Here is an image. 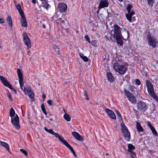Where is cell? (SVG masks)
Listing matches in <instances>:
<instances>
[{"label": "cell", "instance_id": "6da1fadb", "mask_svg": "<svg viewBox=\"0 0 158 158\" xmlns=\"http://www.w3.org/2000/svg\"><path fill=\"white\" fill-rule=\"evenodd\" d=\"M44 130H45L47 133H48L54 135V136H55L56 138H57L60 141H61L62 142V143H63L68 148L70 149L71 150V151L72 152V154H73L75 157H77L76 153H75V152L74 149L69 144V143L61 135H60L58 133L54 132L53 130L52 129H47V127H44Z\"/></svg>", "mask_w": 158, "mask_h": 158}, {"label": "cell", "instance_id": "7a4b0ae2", "mask_svg": "<svg viewBox=\"0 0 158 158\" xmlns=\"http://www.w3.org/2000/svg\"><path fill=\"white\" fill-rule=\"evenodd\" d=\"M114 28V36L116 40V42L119 46L121 47L123 45V40L121 33V28L118 25H115Z\"/></svg>", "mask_w": 158, "mask_h": 158}, {"label": "cell", "instance_id": "3957f363", "mask_svg": "<svg viewBox=\"0 0 158 158\" xmlns=\"http://www.w3.org/2000/svg\"><path fill=\"white\" fill-rule=\"evenodd\" d=\"M15 7L16 10H18V11L20 15V17H21L20 22H21V26L23 28H27L28 26V21L27 20V19L25 16V14L24 13L23 10L22 9L21 6L19 4H16L15 5Z\"/></svg>", "mask_w": 158, "mask_h": 158}, {"label": "cell", "instance_id": "277c9868", "mask_svg": "<svg viewBox=\"0 0 158 158\" xmlns=\"http://www.w3.org/2000/svg\"><path fill=\"white\" fill-rule=\"evenodd\" d=\"M146 86L147 87V90L149 95L156 101V102L158 103V97L156 94L154 90V88L153 84L149 80H146Z\"/></svg>", "mask_w": 158, "mask_h": 158}, {"label": "cell", "instance_id": "5b68a950", "mask_svg": "<svg viewBox=\"0 0 158 158\" xmlns=\"http://www.w3.org/2000/svg\"><path fill=\"white\" fill-rule=\"evenodd\" d=\"M113 68L114 70L119 73L120 74L124 75L128 71V66L123 65H121L118 63L114 64Z\"/></svg>", "mask_w": 158, "mask_h": 158}, {"label": "cell", "instance_id": "8992f818", "mask_svg": "<svg viewBox=\"0 0 158 158\" xmlns=\"http://www.w3.org/2000/svg\"><path fill=\"white\" fill-rule=\"evenodd\" d=\"M121 131L124 139L127 141H129L131 139V134L124 122L121 123Z\"/></svg>", "mask_w": 158, "mask_h": 158}, {"label": "cell", "instance_id": "52a82bcc", "mask_svg": "<svg viewBox=\"0 0 158 158\" xmlns=\"http://www.w3.org/2000/svg\"><path fill=\"white\" fill-rule=\"evenodd\" d=\"M0 80L1 82L2 83L3 85L4 86L9 88L11 90H12L14 93L17 94V92L16 90L14 88L13 85L10 83V82H9V81L5 77H4L2 76H0Z\"/></svg>", "mask_w": 158, "mask_h": 158}, {"label": "cell", "instance_id": "ba28073f", "mask_svg": "<svg viewBox=\"0 0 158 158\" xmlns=\"http://www.w3.org/2000/svg\"><path fill=\"white\" fill-rule=\"evenodd\" d=\"M23 91L25 95H27L28 96V97L32 101H34L35 94L30 86H28L24 87Z\"/></svg>", "mask_w": 158, "mask_h": 158}, {"label": "cell", "instance_id": "9c48e42d", "mask_svg": "<svg viewBox=\"0 0 158 158\" xmlns=\"http://www.w3.org/2000/svg\"><path fill=\"white\" fill-rule=\"evenodd\" d=\"M11 122L13 126L17 130H19L20 129V125L19 123V116L16 114L14 116L11 117Z\"/></svg>", "mask_w": 158, "mask_h": 158}, {"label": "cell", "instance_id": "30bf717a", "mask_svg": "<svg viewBox=\"0 0 158 158\" xmlns=\"http://www.w3.org/2000/svg\"><path fill=\"white\" fill-rule=\"evenodd\" d=\"M124 92L128 100L131 103L133 104H135L137 103V99L136 97L132 93H131L129 91L125 89L124 90Z\"/></svg>", "mask_w": 158, "mask_h": 158}, {"label": "cell", "instance_id": "8fae6325", "mask_svg": "<svg viewBox=\"0 0 158 158\" xmlns=\"http://www.w3.org/2000/svg\"><path fill=\"white\" fill-rule=\"evenodd\" d=\"M17 75L18 76V78H19V82L20 87L21 89L23 91L24 86V77H23V73L21 71V70L19 69H17Z\"/></svg>", "mask_w": 158, "mask_h": 158}, {"label": "cell", "instance_id": "7c38bea8", "mask_svg": "<svg viewBox=\"0 0 158 158\" xmlns=\"http://www.w3.org/2000/svg\"><path fill=\"white\" fill-rule=\"evenodd\" d=\"M22 37H23V42L25 44V45L27 46V47L30 49L32 47V43L31 40L30 39V38L28 35V34L26 32H23L22 34Z\"/></svg>", "mask_w": 158, "mask_h": 158}, {"label": "cell", "instance_id": "4fadbf2b", "mask_svg": "<svg viewBox=\"0 0 158 158\" xmlns=\"http://www.w3.org/2000/svg\"><path fill=\"white\" fill-rule=\"evenodd\" d=\"M147 38H148L149 45L153 48H155L157 46V42L156 39L153 37L150 33H148V34Z\"/></svg>", "mask_w": 158, "mask_h": 158}, {"label": "cell", "instance_id": "5bb4252c", "mask_svg": "<svg viewBox=\"0 0 158 158\" xmlns=\"http://www.w3.org/2000/svg\"><path fill=\"white\" fill-rule=\"evenodd\" d=\"M137 107L138 110L142 112H145L148 109V107L147 103L141 101H140L137 103Z\"/></svg>", "mask_w": 158, "mask_h": 158}, {"label": "cell", "instance_id": "9a60e30c", "mask_svg": "<svg viewBox=\"0 0 158 158\" xmlns=\"http://www.w3.org/2000/svg\"><path fill=\"white\" fill-rule=\"evenodd\" d=\"M68 9L67 5L64 2H59L57 5V9L61 13H65Z\"/></svg>", "mask_w": 158, "mask_h": 158}, {"label": "cell", "instance_id": "2e32d148", "mask_svg": "<svg viewBox=\"0 0 158 158\" xmlns=\"http://www.w3.org/2000/svg\"><path fill=\"white\" fill-rule=\"evenodd\" d=\"M109 5V3L108 2V0H101L99 5L98 8V10H97V14L99 13L100 10L105 8H107Z\"/></svg>", "mask_w": 158, "mask_h": 158}, {"label": "cell", "instance_id": "e0dca14e", "mask_svg": "<svg viewBox=\"0 0 158 158\" xmlns=\"http://www.w3.org/2000/svg\"><path fill=\"white\" fill-rule=\"evenodd\" d=\"M72 136L74 137L77 140L79 141H83L84 140V137L80 135L79 133H78L77 132L73 131L72 133Z\"/></svg>", "mask_w": 158, "mask_h": 158}, {"label": "cell", "instance_id": "ac0fdd59", "mask_svg": "<svg viewBox=\"0 0 158 158\" xmlns=\"http://www.w3.org/2000/svg\"><path fill=\"white\" fill-rule=\"evenodd\" d=\"M106 112L107 113V114L109 115V116L113 120H115L116 119V116L115 113L112 111L111 110L109 109H106L105 110Z\"/></svg>", "mask_w": 158, "mask_h": 158}, {"label": "cell", "instance_id": "d6986e66", "mask_svg": "<svg viewBox=\"0 0 158 158\" xmlns=\"http://www.w3.org/2000/svg\"><path fill=\"white\" fill-rule=\"evenodd\" d=\"M148 127H149V128L151 130L152 132L153 133V134L156 136H158V133L157 132L156 130L154 128V127L152 125V123L149 122V121H148Z\"/></svg>", "mask_w": 158, "mask_h": 158}, {"label": "cell", "instance_id": "ffe728a7", "mask_svg": "<svg viewBox=\"0 0 158 158\" xmlns=\"http://www.w3.org/2000/svg\"><path fill=\"white\" fill-rule=\"evenodd\" d=\"M0 145H1L2 147H4L6 149V150L8 151V152L10 153V154H12V153H11V151H10V145H9V144L8 143L5 142H4V141H1L0 142Z\"/></svg>", "mask_w": 158, "mask_h": 158}, {"label": "cell", "instance_id": "44dd1931", "mask_svg": "<svg viewBox=\"0 0 158 158\" xmlns=\"http://www.w3.org/2000/svg\"><path fill=\"white\" fill-rule=\"evenodd\" d=\"M107 79L108 80V81L110 82V83H113L115 82V78L114 77V76L112 74L111 72H108L107 73Z\"/></svg>", "mask_w": 158, "mask_h": 158}, {"label": "cell", "instance_id": "7402d4cb", "mask_svg": "<svg viewBox=\"0 0 158 158\" xmlns=\"http://www.w3.org/2000/svg\"><path fill=\"white\" fill-rule=\"evenodd\" d=\"M134 14H135V12L134 11H131L130 12H128V13L126 14V17L127 19L129 22H132V17H133V15H134Z\"/></svg>", "mask_w": 158, "mask_h": 158}, {"label": "cell", "instance_id": "603a6c76", "mask_svg": "<svg viewBox=\"0 0 158 158\" xmlns=\"http://www.w3.org/2000/svg\"><path fill=\"white\" fill-rule=\"evenodd\" d=\"M64 111L65 112V114L63 115V117L64 118V119L65 120V121H68V122H70L71 120V116L65 112V110H64Z\"/></svg>", "mask_w": 158, "mask_h": 158}, {"label": "cell", "instance_id": "cb8c5ba5", "mask_svg": "<svg viewBox=\"0 0 158 158\" xmlns=\"http://www.w3.org/2000/svg\"><path fill=\"white\" fill-rule=\"evenodd\" d=\"M7 20L8 23L10 28H12L13 26V23L12 19V18H11L10 15L8 16V17H7Z\"/></svg>", "mask_w": 158, "mask_h": 158}, {"label": "cell", "instance_id": "d4e9b609", "mask_svg": "<svg viewBox=\"0 0 158 158\" xmlns=\"http://www.w3.org/2000/svg\"><path fill=\"white\" fill-rule=\"evenodd\" d=\"M136 127L137 129V130L139 132H142L144 131V129L142 127L141 125H140V123L139 122H136Z\"/></svg>", "mask_w": 158, "mask_h": 158}, {"label": "cell", "instance_id": "484cf974", "mask_svg": "<svg viewBox=\"0 0 158 158\" xmlns=\"http://www.w3.org/2000/svg\"><path fill=\"white\" fill-rule=\"evenodd\" d=\"M79 55L80 57L83 59V60L85 62H87L89 61V59L88 58V57H87L86 56H84V54H83L82 53H79Z\"/></svg>", "mask_w": 158, "mask_h": 158}, {"label": "cell", "instance_id": "4316f807", "mask_svg": "<svg viewBox=\"0 0 158 158\" xmlns=\"http://www.w3.org/2000/svg\"><path fill=\"white\" fill-rule=\"evenodd\" d=\"M16 114L15 113V111L14 110L13 108H11L10 109V117L11 118V117L14 116Z\"/></svg>", "mask_w": 158, "mask_h": 158}, {"label": "cell", "instance_id": "83f0119b", "mask_svg": "<svg viewBox=\"0 0 158 158\" xmlns=\"http://www.w3.org/2000/svg\"><path fill=\"white\" fill-rule=\"evenodd\" d=\"M41 109L42 110V111L43 112V113L47 115V110H46V107H45V104L44 103H42L41 105Z\"/></svg>", "mask_w": 158, "mask_h": 158}, {"label": "cell", "instance_id": "f1b7e54d", "mask_svg": "<svg viewBox=\"0 0 158 158\" xmlns=\"http://www.w3.org/2000/svg\"><path fill=\"white\" fill-rule=\"evenodd\" d=\"M128 150H134L135 149V147L131 144H129L128 145Z\"/></svg>", "mask_w": 158, "mask_h": 158}, {"label": "cell", "instance_id": "f546056e", "mask_svg": "<svg viewBox=\"0 0 158 158\" xmlns=\"http://www.w3.org/2000/svg\"><path fill=\"white\" fill-rule=\"evenodd\" d=\"M20 151L22 153H23L25 156H28V152L26 150L23 149H20Z\"/></svg>", "mask_w": 158, "mask_h": 158}, {"label": "cell", "instance_id": "4dcf8cb0", "mask_svg": "<svg viewBox=\"0 0 158 158\" xmlns=\"http://www.w3.org/2000/svg\"><path fill=\"white\" fill-rule=\"evenodd\" d=\"M132 7H133V6H132V5L131 4H129V5L127 6L126 9H127V10L128 11V12H130V11H131L132 8Z\"/></svg>", "mask_w": 158, "mask_h": 158}, {"label": "cell", "instance_id": "1f68e13d", "mask_svg": "<svg viewBox=\"0 0 158 158\" xmlns=\"http://www.w3.org/2000/svg\"><path fill=\"white\" fill-rule=\"evenodd\" d=\"M115 112H116V114H117V115L118 117L119 118V119H121V121H123L122 117V116H121V115L120 113L117 110H115Z\"/></svg>", "mask_w": 158, "mask_h": 158}, {"label": "cell", "instance_id": "d6a6232c", "mask_svg": "<svg viewBox=\"0 0 158 158\" xmlns=\"http://www.w3.org/2000/svg\"><path fill=\"white\" fill-rule=\"evenodd\" d=\"M148 0V3L149 5L152 7L154 3V0Z\"/></svg>", "mask_w": 158, "mask_h": 158}, {"label": "cell", "instance_id": "836d02e7", "mask_svg": "<svg viewBox=\"0 0 158 158\" xmlns=\"http://www.w3.org/2000/svg\"><path fill=\"white\" fill-rule=\"evenodd\" d=\"M97 42L96 40H93L91 42V44L92 45V46H93L94 47H97Z\"/></svg>", "mask_w": 158, "mask_h": 158}, {"label": "cell", "instance_id": "e575fe53", "mask_svg": "<svg viewBox=\"0 0 158 158\" xmlns=\"http://www.w3.org/2000/svg\"><path fill=\"white\" fill-rule=\"evenodd\" d=\"M7 96L8 97H9V98L10 99V100L11 101H13V98H12V95L11 94V93H10V91H7Z\"/></svg>", "mask_w": 158, "mask_h": 158}, {"label": "cell", "instance_id": "d590c367", "mask_svg": "<svg viewBox=\"0 0 158 158\" xmlns=\"http://www.w3.org/2000/svg\"><path fill=\"white\" fill-rule=\"evenodd\" d=\"M85 39H86V40L89 43H91V39H90V38L89 37L88 35H86L85 36Z\"/></svg>", "mask_w": 158, "mask_h": 158}, {"label": "cell", "instance_id": "8d00e7d4", "mask_svg": "<svg viewBox=\"0 0 158 158\" xmlns=\"http://www.w3.org/2000/svg\"><path fill=\"white\" fill-rule=\"evenodd\" d=\"M84 96H85V98L87 100H89L90 99H89V97L88 96V93H87V91H84Z\"/></svg>", "mask_w": 158, "mask_h": 158}, {"label": "cell", "instance_id": "74e56055", "mask_svg": "<svg viewBox=\"0 0 158 158\" xmlns=\"http://www.w3.org/2000/svg\"><path fill=\"white\" fill-rule=\"evenodd\" d=\"M135 83L136 84V85H140L141 84L140 81L139 80V79H135Z\"/></svg>", "mask_w": 158, "mask_h": 158}, {"label": "cell", "instance_id": "f35d334b", "mask_svg": "<svg viewBox=\"0 0 158 158\" xmlns=\"http://www.w3.org/2000/svg\"><path fill=\"white\" fill-rule=\"evenodd\" d=\"M47 103L49 104V106H52L53 104V101L51 100H49L47 101Z\"/></svg>", "mask_w": 158, "mask_h": 158}, {"label": "cell", "instance_id": "ab89813d", "mask_svg": "<svg viewBox=\"0 0 158 158\" xmlns=\"http://www.w3.org/2000/svg\"><path fill=\"white\" fill-rule=\"evenodd\" d=\"M42 98L43 101H45V99H46V95H45V94H44V93L42 94Z\"/></svg>", "mask_w": 158, "mask_h": 158}, {"label": "cell", "instance_id": "60d3db41", "mask_svg": "<svg viewBox=\"0 0 158 158\" xmlns=\"http://www.w3.org/2000/svg\"><path fill=\"white\" fill-rule=\"evenodd\" d=\"M4 22H5V21H4V19L2 18H0V24H3L4 23Z\"/></svg>", "mask_w": 158, "mask_h": 158}, {"label": "cell", "instance_id": "b9f144b4", "mask_svg": "<svg viewBox=\"0 0 158 158\" xmlns=\"http://www.w3.org/2000/svg\"><path fill=\"white\" fill-rule=\"evenodd\" d=\"M32 0L33 3H34V4H36V0Z\"/></svg>", "mask_w": 158, "mask_h": 158}, {"label": "cell", "instance_id": "7bdbcfd3", "mask_svg": "<svg viewBox=\"0 0 158 158\" xmlns=\"http://www.w3.org/2000/svg\"><path fill=\"white\" fill-rule=\"evenodd\" d=\"M40 1H41V2H42V3H43V2L47 1V0H40Z\"/></svg>", "mask_w": 158, "mask_h": 158}, {"label": "cell", "instance_id": "ee69618b", "mask_svg": "<svg viewBox=\"0 0 158 158\" xmlns=\"http://www.w3.org/2000/svg\"><path fill=\"white\" fill-rule=\"evenodd\" d=\"M123 0H119V1H121H121H122Z\"/></svg>", "mask_w": 158, "mask_h": 158}]
</instances>
